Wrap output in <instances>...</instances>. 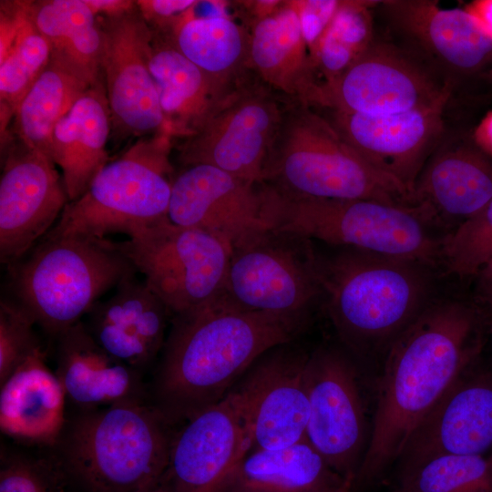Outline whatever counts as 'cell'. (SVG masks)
<instances>
[{
    "instance_id": "1",
    "label": "cell",
    "mask_w": 492,
    "mask_h": 492,
    "mask_svg": "<svg viewBox=\"0 0 492 492\" xmlns=\"http://www.w3.org/2000/svg\"><path fill=\"white\" fill-rule=\"evenodd\" d=\"M487 334L488 315L465 302L446 300L427 304L391 342L354 483L374 480L399 459L420 422L473 367Z\"/></svg>"
},
{
    "instance_id": "2",
    "label": "cell",
    "mask_w": 492,
    "mask_h": 492,
    "mask_svg": "<svg viewBox=\"0 0 492 492\" xmlns=\"http://www.w3.org/2000/svg\"><path fill=\"white\" fill-rule=\"evenodd\" d=\"M306 317L241 309L220 292L172 315L150 404L173 425L222 400L271 348L292 342Z\"/></svg>"
},
{
    "instance_id": "3",
    "label": "cell",
    "mask_w": 492,
    "mask_h": 492,
    "mask_svg": "<svg viewBox=\"0 0 492 492\" xmlns=\"http://www.w3.org/2000/svg\"><path fill=\"white\" fill-rule=\"evenodd\" d=\"M171 426L150 402L77 409L48 450L76 492H141L166 470Z\"/></svg>"
},
{
    "instance_id": "4",
    "label": "cell",
    "mask_w": 492,
    "mask_h": 492,
    "mask_svg": "<svg viewBox=\"0 0 492 492\" xmlns=\"http://www.w3.org/2000/svg\"><path fill=\"white\" fill-rule=\"evenodd\" d=\"M335 248L315 254L323 297L338 334L356 353L388 347L427 305L424 264Z\"/></svg>"
},
{
    "instance_id": "5",
    "label": "cell",
    "mask_w": 492,
    "mask_h": 492,
    "mask_svg": "<svg viewBox=\"0 0 492 492\" xmlns=\"http://www.w3.org/2000/svg\"><path fill=\"white\" fill-rule=\"evenodd\" d=\"M264 183L287 198L418 205L410 190L355 152L318 108L293 99L270 151Z\"/></svg>"
},
{
    "instance_id": "6",
    "label": "cell",
    "mask_w": 492,
    "mask_h": 492,
    "mask_svg": "<svg viewBox=\"0 0 492 492\" xmlns=\"http://www.w3.org/2000/svg\"><path fill=\"white\" fill-rule=\"evenodd\" d=\"M8 271L12 300L53 338L138 272L119 242L50 232Z\"/></svg>"
},
{
    "instance_id": "7",
    "label": "cell",
    "mask_w": 492,
    "mask_h": 492,
    "mask_svg": "<svg viewBox=\"0 0 492 492\" xmlns=\"http://www.w3.org/2000/svg\"><path fill=\"white\" fill-rule=\"evenodd\" d=\"M173 142L163 130L139 138L101 169L83 195L67 204L49 232L107 238L167 217Z\"/></svg>"
},
{
    "instance_id": "8",
    "label": "cell",
    "mask_w": 492,
    "mask_h": 492,
    "mask_svg": "<svg viewBox=\"0 0 492 492\" xmlns=\"http://www.w3.org/2000/svg\"><path fill=\"white\" fill-rule=\"evenodd\" d=\"M279 197L278 227L310 240L425 265L439 260L442 239L429 231L433 221L422 205Z\"/></svg>"
},
{
    "instance_id": "9",
    "label": "cell",
    "mask_w": 492,
    "mask_h": 492,
    "mask_svg": "<svg viewBox=\"0 0 492 492\" xmlns=\"http://www.w3.org/2000/svg\"><path fill=\"white\" fill-rule=\"evenodd\" d=\"M452 85L392 36H374L356 60L308 101L319 108L383 116L447 104Z\"/></svg>"
},
{
    "instance_id": "10",
    "label": "cell",
    "mask_w": 492,
    "mask_h": 492,
    "mask_svg": "<svg viewBox=\"0 0 492 492\" xmlns=\"http://www.w3.org/2000/svg\"><path fill=\"white\" fill-rule=\"evenodd\" d=\"M120 247L149 288L171 315L213 298L222 290L231 247L195 228L167 217L129 227Z\"/></svg>"
},
{
    "instance_id": "11",
    "label": "cell",
    "mask_w": 492,
    "mask_h": 492,
    "mask_svg": "<svg viewBox=\"0 0 492 492\" xmlns=\"http://www.w3.org/2000/svg\"><path fill=\"white\" fill-rule=\"evenodd\" d=\"M290 100L251 72L200 129L178 140L179 161L184 167L210 165L264 183L270 151Z\"/></svg>"
},
{
    "instance_id": "12",
    "label": "cell",
    "mask_w": 492,
    "mask_h": 492,
    "mask_svg": "<svg viewBox=\"0 0 492 492\" xmlns=\"http://www.w3.org/2000/svg\"><path fill=\"white\" fill-rule=\"evenodd\" d=\"M220 293L241 309L306 317L323 296L312 240L277 227L232 248Z\"/></svg>"
},
{
    "instance_id": "13",
    "label": "cell",
    "mask_w": 492,
    "mask_h": 492,
    "mask_svg": "<svg viewBox=\"0 0 492 492\" xmlns=\"http://www.w3.org/2000/svg\"><path fill=\"white\" fill-rule=\"evenodd\" d=\"M167 218L207 231L232 249L279 226V194L266 183L210 165L188 166L174 177Z\"/></svg>"
},
{
    "instance_id": "14",
    "label": "cell",
    "mask_w": 492,
    "mask_h": 492,
    "mask_svg": "<svg viewBox=\"0 0 492 492\" xmlns=\"http://www.w3.org/2000/svg\"><path fill=\"white\" fill-rule=\"evenodd\" d=\"M0 260L23 259L55 226L69 202L54 162L11 134L1 143Z\"/></svg>"
},
{
    "instance_id": "15",
    "label": "cell",
    "mask_w": 492,
    "mask_h": 492,
    "mask_svg": "<svg viewBox=\"0 0 492 492\" xmlns=\"http://www.w3.org/2000/svg\"><path fill=\"white\" fill-rule=\"evenodd\" d=\"M392 36L446 78L453 91L460 84H486L492 67V37L466 8H440L431 1L381 4Z\"/></svg>"
},
{
    "instance_id": "16",
    "label": "cell",
    "mask_w": 492,
    "mask_h": 492,
    "mask_svg": "<svg viewBox=\"0 0 492 492\" xmlns=\"http://www.w3.org/2000/svg\"><path fill=\"white\" fill-rule=\"evenodd\" d=\"M305 382V438L334 471L355 477L367 447V429L354 364L337 350L318 349L309 354Z\"/></svg>"
},
{
    "instance_id": "17",
    "label": "cell",
    "mask_w": 492,
    "mask_h": 492,
    "mask_svg": "<svg viewBox=\"0 0 492 492\" xmlns=\"http://www.w3.org/2000/svg\"><path fill=\"white\" fill-rule=\"evenodd\" d=\"M309 354L293 341L274 346L262 354L231 389L249 425L251 450L283 448L305 438Z\"/></svg>"
},
{
    "instance_id": "18",
    "label": "cell",
    "mask_w": 492,
    "mask_h": 492,
    "mask_svg": "<svg viewBox=\"0 0 492 492\" xmlns=\"http://www.w3.org/2000/svg\"><path fill=\"white\" fill-rule=\"evenodd\" d=\"M102 34L101 77L112 128L126 136L162 131L164 117L149 68L152 30L138 6L115 17H97Z\"/></svg>"
},
{
    "instance_id": "19",
    "label": "cell",
    "mask_w": 492,
    "mask_h": 492,
    "mask_svg": "<svg viewBox=\"0 0 492 492\" xmlns=\"http://www.w3.org/2000/svg\"><path fill=\"white\" fill-rule=\"evenodd\" d=\"M252 439L233 391L174 432L159 484L166 492H223Z\"/></svg>"
},
{
    "instance_id": "20",
    "label": "cell",
    "mask_w": 492,
    "mask_h": 492,
    "mask_svg": "<svg viewBox=\"0 0 492 492\" xmlns=\"http://www.w3.org/2000/svg\"><path fill=\"white\" fill-rule=\"evenodd\" d=\"M446 106L383 116L316 108L366 162L415 194L417 178L445 134Z\"/></svg>"
},
{
    "instance_id": "21",
    "label": "cell",
    "mask_w": 492,
    "mask_h": 492,
    "mask_svg": "<svg viewBox=\"0 0 492 492\" xmlns=\"http://www.w3.org/2000/svg\"><path fill=\"white\" fill-rule=\"evenodd\" d=\"M492 453V371L460 376L420 422L399 460L402 470L445 455Z\"/></svg>"
},
{
    "instance_id": "22",
    "label": "cell",
    "mask_w": 492,
    "mask_h": 492,
    "mask_svg": "<svg viewBox=\"0 0 492 492\" xmlns=\"http://www.w3.org/2000/svg\"><path fill=\"white\" fill-rule=\"evenodd\" d=\"M415 196L434 222L459 226L492 200V158L472 134L446 129L417 178Z\"/></svg>"
},
{
    "instance_id": "23",
    "label": "cell",
    "mask_w": 492,
    "mask_h": 492,
    "mask_svg": "<svg viewBox=\"0 0 492 492\" xmlns=\"http://www.w3.org/2000/svg\"><path fill=\"white\" fill-rule=\"evenodd\" d=\"M83 323L109 354L144 373L163 349L172 315L164 302L136 274L120 282L99 300Z\"/></svg>"
},
{
    "instance_id": "24",
    "label": "cell",
    "mask_w": 492,
    "mask_h": 492,
    "mask_svg": "<svg viewBox=\"0 0 492 492\" xmlns=\"http://www.w3.org/2000/svg\"><path fill=\"white\" fill-rule=\"evenodd\" d=\"M54 339L55 373L77 409L149 402L144 374L106 352L83 321Z\"/></svg>"
},
{
    "instance_id": "25",
    "label": "cell",
    "mask_w": 492,
    "mask_h": 492,
    "mask_svg": "<svg viewBox=\"0 0 492 492\" xmlns=\"http://www.w3.org/2000/svg\"><path fill=\"white\" fill-rule=\"evenodd\" d=\"M0 385L1 432L24 445L53 447L66 425L67 399L55 371L46 364L43 347Z\"/></svg>"
},
{
    "instance_id": "26",
    "label": "cell",
    "mask_w": 492,
    "mask_h": 492,
    "mask_svg": "<svg viewBox=\"0 0 492 492\" xmlns=\"http://www.w3.org/2000/svg\"><path fill=\"white\" fill-rule=\"evenodd\" d=\"M149 68L165 120L163 130L174 140L200 129L232 90L219 86L176 47L168 34L156 30H152Z\"/></svg>"
},
{
    "instance_id": "27",
    "label": "cell",
    "mask_w": 492,
    "mask_h": 492,
    "mask_svg": "<svg viewBox=\"0 0 492 492\" xmlns=\"http://www.w3.org/2000/svg\"><path fill=\"white\" fill-rule=\"evenodd\" d=\"M111 128L103 80L88 87L56 125L50 159L61 171L69 201L83 195L108 162Z\"/></svg>"
},
{
    "instance_id": "28",
    "label": "cell",
    "mask_w": 492,
    "mask_h": 492,
    "mask_svg": "<svg viewBox=\"0 0 492 492\" xmlns=\"http://www.w3.org/2000/svg\"><path fill=\"white\" fill-rule=\"evenodd\" d=\"M249 69L283 97L307 103L316 81L309 48L292 1L249 26Z\"/></svg>"
},
{
    "instance_id": "29",
    "label": "cell",
    "mask_w": 492,
    "mask_h": 492,
    "mask_svg": "<svg viewBox=\"0 0 492 492\" xmlns=\"http://www.w3.org/2000/svg\"><path fill=\"white\" fill-rule=\"evenodd\" d=\"M346 477L304 438L283 448L251 450L234 468L223 492H332Z\"/></svg>"
},
{
    "instance_id": "30",
    "label": "cell",
    "mask_w": 492,
    "mask_h": 492,
    "mask_svg": "<svg viewBox=\"0 0 492 492\" xmlns=\"http://www.w3.org/2000/svg\"><path fill=\"white\" fill-rule=\"evenodd\" d=\"M196 6L163 33L219 86L231 90L251 72L249 29L225 15H196Z\"/></svg>"
},
{
    "instance_id": "31",
    "label": "cell",
    "mask_w": 492,
    "mask_h": 492,
    "mask_svg": "<svg viewBox=\"0 0 492 492\" xmlns=\"http://www.w3.org/2000/svg\"><path fill=\"white\" fill-rule=\"evenodd\" d=\"M50 59L49 44L30 16L28 1H1V139L9 132L8 127L19 102Z\"/></svg>"
},
{
    "instance_id": "32",
    "label": "cell",
    "mask_w": 492,
    "mask_h": 492,
    "mask_svg": "<svg viewBox=\"0 0 492 492\" xmlns=\"http://www.w3.org/2000/svg\"><path fill=\"white\" fill-rule=\"evenodd\" d=\"M30 16L47 40L51 60L90 85L102 80V34L85 0L28 1Z\"/></svg>"
},
{
    "instance_id": "33",
    "label": "cell",
    "mask_w": 492,
    "mask_h": 492,
    "mask_svg": "<svg viewBox=\"0 0 492 492\" xmlns=\"http://www.w3.org/2000/svg\"><path fill=\"white\" fill-rule=\"evenodd\" d=\"M91 86L50 59L19 102L9 133L50 159L56 125Z\"/></svg>"
},
{
    "instance_id": "34",
    "label": "cell",
    "mask_w": 492,
    "mask_h": 492,
    "mask_svg": "<svg viewBox=\"0 0 492 492\" xmlns=\"http://www.w3.org/2000/svg\"><path fill=\"white\" fill-rule=\"evenodd\" d=\"M376 3L342 1L311 55L316 87L341 75L370 44L374 34L371 6Z\"/></svg>"
},
{
    "instance_id": "35",
    "label": "cell",
    "mask_w": 492,
    "mask_h": 492,
    "mask_svg": "<svg viewBox=\"0 0 492 492\" xmlns=\"http://www.w3.org/2000/svg\"><path fill=\"white\" fill-rule=\"evenodd\" d=\"M397 492H492V453L430 458L402 470Z\"/></svg>"
},
{
    "instance_id": "36",
    "label": "cell",
    "mask_w": 492,
    "mask_h": 492,
    "mask_svg": "<svg viewBox=\"0 0 492 492\" xmlns=\"http://www.w3.org/2000/svg\"><path fill=\"white\" fill-rule=\"evenodd\" d=\"M439 259L460 277L477 275L492 260V200L442 238Z\"/></svg>"
},
{
    "instance_id": "37",
    "label": "cell",
    "mask_w": 492,
    "mask_h": 492,
    "mask_svg": "<svg viewBox=\"0 0 492 492\" xmlns=\"http://www.w3.org/2000/svg\"><path fill=\"white\" fill-rule=\"evenodd\" d=\"M43 455L2 452L0 492H76L57 461Z\"/></svg>"
},
{
    "instance_id": "38",
    "label": "cell",
    "mask_w": 492,
    "mask_h": 492,
    "mask_svg": "<svg viewBox=\"0 0 492 492\" xmlns=\"http://www.w3.org/2000/svg\"><path fill=\"white\" fill-rule=\"evenodd\" d=\"M32 316L14 300L0 302V384L42 347Z\"/></svg>"
},
{
    "instance_id": "39",
    "label": "cell",
    "mask_w": 492,
    "mask_h": 492,
    "mask_svg": "<svg viewBox=\"0 0 492 492\" xmlns=\"http://www.w3.org/2000/svg\"><path fill=\"white\" fill-rule=\"evenodd\" d=\"M292 4L298 14L302 35L312 55L342 1L304 0L292 1Z\"/></svg>"
},
{
    "instance_id": "40",
    "label": "cell",
    "mask_w": 492,
    "mask_h": 492,
    "mask_svg": "<svg viewBox=\"0 0 492 492\" xmlns=\"http://www.w3.org/2000/svg\"><path fill=\"white\" fill-rule=\"evenodd\" d=\"M195 0H138V11L152 30L166 32L185 12L199 5Z\"/></svg>"
},
{
    "instance_id": "41",
    "label": "cell",
    "mask_w": 492,
    "mask_h": 492,
    "mask_svg": "<svg viewBox=\"0 0 492 492\" xmlns=\"http://www.w3.org/2000/svg\"><path fill=\"white\" fill-rule=\"evenodd\" d=\"M96 17H115L134 10L136 1L131 0H85Z\"/></svg>"
},
{
    "instance_id": "42",
    "label": "cell",
    "mask_w": 492,
    "mask_h": 492,
    "mask_svg": "<svg viewBox=\"0 0 492 492\" xmlns=\"http://www.w3.org/2000/svg\"><path fill=\"white\" fill-rule=\"evenodd\" d=\"M484 31L492 37V0H477L465 6Z\"/></svg>"
},
{
    "instance_id": "43",
    "label": "cell",
    "mask_w": 492,
    "mask_h": 492,
    "mask_svg": "<svg viewBox=\"0 0 492 492\" xmlns=\"http://www.w3.org/2000/svg\"><path fill=\"white\" fill-rule=\"evenodd\" d=\"M472 138L481 150L492 158V111L487 113L475 128Z\"/></svg>"
},
{
    "instance_id": "44",
    "label": "cell",
    "mask_w": 492,
    "mask_h": 492,
    "mask_svg": "<svg viewBox=\"0 0 492 492\" xmlns=\"http://www.w3.org/2000/svg\"><path fill=\"white\" fill-rule=\"evenodd\" d=\"M478 299L492 313V260L483 266L476 275Z\"/></svg>"
},
{
    "instance_id": "45",
    "label": "cell",
    "mask_w": 492,
    "mask_h": 492,
    "mask_svg": "<svg viewBox=\"0 0 492 492\" xmlns=\"http://www.w3.org/2000/svg\"><path fill=\"white\" fill-rule=\"evenodd\" d=\"M354 480V475H351L347 477L344 481L342 483L341 486H339L337 488L333 490L332 492H350L353 488V484Z\"/></svg>"
},
{
    "instance_id": "46",
    "label": "cell",
    "mask_w": 492,
    "mask_h": 492,
    "mask_svg": "<svg viewBox=\"0 0 492 492\" xmlns=\"http://www.w3.org/2000/svg\"><path fill=\"white\" fill-rule=\"evenodd\" d=\"M141 492H166L164 488L161 487V485L159 483L146 490H143Z\"/></svg>"
},
{
    "instance_id": "47",
    "label": "cell",
    "mask_w": 492,
    "mask_h": 492,
    "mask_svg": "<svg viewBox=\"0 0 492 492\" xmlns=\"http://www.w3.org/2000/svg\"><path fill=\"white\" fill-rule=\"evenodd\" d=\"M486 82H487V87L492 88V67L490 68V70L488 71L487 75Z\"/></svg>"
},
{
    "instance_id": "48",
    "label": "cell",
    "mask_w": 492,
    "mask_h": 492,
    "mask_svg": "<svg viewBox=\"0 0 492 492\" xmlns=\"http://www.w3.org/2000/svg\"><path fill=\"white\" fill-rule=\"evenodd\" d=\"M488 322H489V335L491 337V342H492V313L488 314Z\"/></svg>"
}]
</instances>
